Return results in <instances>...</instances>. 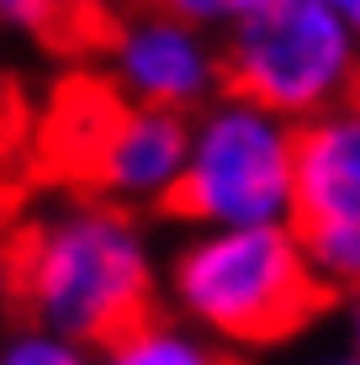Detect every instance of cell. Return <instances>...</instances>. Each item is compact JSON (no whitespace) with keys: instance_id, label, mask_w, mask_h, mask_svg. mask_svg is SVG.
I'll return each instance as SVG.
<instances>
[{"instance_id":"obj_1","label":"cell","mask_w":360,"mask_h":365,"mask_svg":"<svg viewBox=\"0 0 360 365\" xmlns=\"http://www.w3.org/2000/svg\"><path fill=\"white\" fill-rule=\"evenodd\" d=\"M0 265L6 307L21 323L96 349L159 307L165 255L148 217L80 191L11 222Z\"/></svg>"},{"instance_id":"obj_2","label":"cell","mask_w":360,"mask_h":365,"mask_svg":"<svg viewBox=\"0 0 360 365\" xmlns=\"http://www.w3.org/2000/svg\"><path fill=\"white\" fill-rule=\"evenodd\" d=\"M329 302L297 222L185 228L159 270V307L239 360L297 344Z\"/></svg>"},{"instance_id":"obj_3","label":"cell","mask_w":360,"mask_h":365,"mask_svg":"<svg viewBox=\"0 0 360 365\" xmlns=\"http://www.w3.org/2000/svg\"><path fill=\"white\" fill-rule=\"evenodd\" d=\"M180 228H270L297 222V128L222 91L185 117V159L170 196Z\"/></svg>"},{"instance_id":"obj_4","label":"cell","mask_w":360,"mask_h":365,"mask_svg":"<svg viewBox=\"0 0 360 365\" xmlns=\"http://www.w3.org/2000/svg\"><path fill=\"white\" fill-rule=\"evenodd\" d=\"M222 91L302 128L360 96V43L318 0H259L217 37Z\"/></svg>"},{"instance_id":"obj_5","label":"cell","mask_w":360,"mask_h":365,"mask_svg":"<svg viewBox=\"0 0 360 365\" xmlns=\"http://www.w3.org/2000/svg\"><path fill=\"white\" fill-rule=\"evenodd\" d=\"M53 148L69 159L91 196L148 217V212H170L185 159V117L128 106L106 85L74 91L53 117Z\"/></svg>"},{"instance_id":"obj_6","label":"cell","mask_w":360,"mask_h":365,"mask_svg":"<svg viewBox=\"0 0 360 365\" xmlns=\"http://www.w3.org/2000/svg\"><path fill=\"white\" fill-rule=\"evenodd\" d=\"M106 91L128 106L191 117L222 96V48L154 6H138L106 32Z\"/></svg>"},{"instance_id":"obj_7","label":"cell","mask_w":360,"mask_h":365,"mask_svg":"<svg viewBox=\"0 0 360 365\" xmlns=\"http://www.w3.org/2000/svg\"><path fill=\"white\" fill-rule=\"evenodd\" d=\"M360 217V96L297 128V228Z\"/></svg>"},{"instance_id":"obj_8","label":"cell","mask_w":360,"mask_h":365,"mask_svg":"<svg viewBox=\"0 0 360 365\" xmlns=\"http://www.w3.org/2000/svg\"><path fill=\"white\" fill-rule=\"evenodd\" d=\"M96 365H244V360L212 344L207 334H196L191 323L170 318L165 307H154L148 318L96 344Z\"/></svg>"},{"instance_id":"obj_9","label":"cell","mask_w":360,"mask_h":365,"mask_svg":"<svg viewBox=\"0 0 360 365\" xmlns=\"http://www.w3.org/2000/svg\"><path fill=\"white\" fill-rule=\"evenodd\" d=\"M313 275L324 281L329 297H355L360 292V217H334V222H307L302 228Z\"/></svg>"},{"instance_id":"obj_10","label":"cell","mask_w":360,"mask_h":365,"mask_svg":"<svg viewBox=\"0 0 360 365\" xmlns=\"http://www.w3.org/2000/svg\"><path fill=\"white\" fill-rule=\"evenodd\" d=\"M0 365H96V349L16 318L0 329Z\"/></svg>"},{"instance_id":"obj_11","label":"cell","mask_w":360,"mask_h":365,"mask_svg":"<svg viewBox=\"0 0 360 365\" xmlns=\"http://www.w3.org/2000/svg\"><path fill=\"white\" fill-rule=\"evenodd\" d=\"M117 6H128V0H0V21L53 37L64 27H80V21H101Z\"/></svg>"},{"instance_id":"obj_12","label":"cell","mask_w":360,"mask_h":365,"mask_svg":"<svg viewBox=\"0 0 360 365\" xmlns=\"http://www.w3.org/2000/svg\"><path fill=\"white\" fill-rule=\"evenodd\" d=\"M143 6L165 11V16H175V21H185V27H196V32L222 37V32L233 27V21L250 16L259 0H143Z\"/></svg>"},{"instance_id":"obj_13","label":"cell","mask_w":360,"mask_h":365,"mask_svg":"<svg viewBox=\"0 0 360 365\" xmlns=\"http://www.w3.org/2000/svg\"><path fill=\"white\" fill-rule=\"evenodd\" d=\"M287 365H360V355L350 344H329V349H307V355H297Z\"/></svg>"},{"instance_id":"obj_14","label":"cell","mask_w":360,"mask_h":365,"mask_svg":"<svg viewBox=\"0 0 360 365\" xmlns=\"http://www.w3.org/2000/svg\"><path fill=\"white\" fill-rule=\"evenodd\" d=\"M318 6H324L329 16H339V21H344V32H350L355 43H360V0H318Z\"/></svg>"},{"instance_id":"obj_15","label":"cell","mask_w":360,"mask_h":365,"mask_svg":"<svg viewBox=\"0 0 360 365\" xmlns=\"http://www.w3.org/2000/svg\"><path fill=\"white\" fill-rule=\"evenodd\" d=\"M339 307H344V344H350L355 355H360V292H355V297H344Z\"/></svg>"},{"instance_id":"obj_16","label":"cell","mask_w":360,"mask_h":365,"mask_svg":"<svg viewBox=\"0 0 360 365\" xmlns=\"http://www.w3.org/2000/svg\"><path fill=\"white\" fill-rule=\"evenodd\" d=\"M11 222H16V207H11V191L0 185V249H6V238H11Z\"/></svg>"},{"instance_id":"obj_17","label":"cell","mask_w":360,"mask_h":365,"mask_svg":"<svg viewBox=\"0 0 360 365\" xmlns=\"http://www.w3.org/2000/svg\"><path fill=\"white\" fill-rule=\"evenodd\" d=\"M0 312H6V265H0Z\"/></svg>"}]
</instances>
